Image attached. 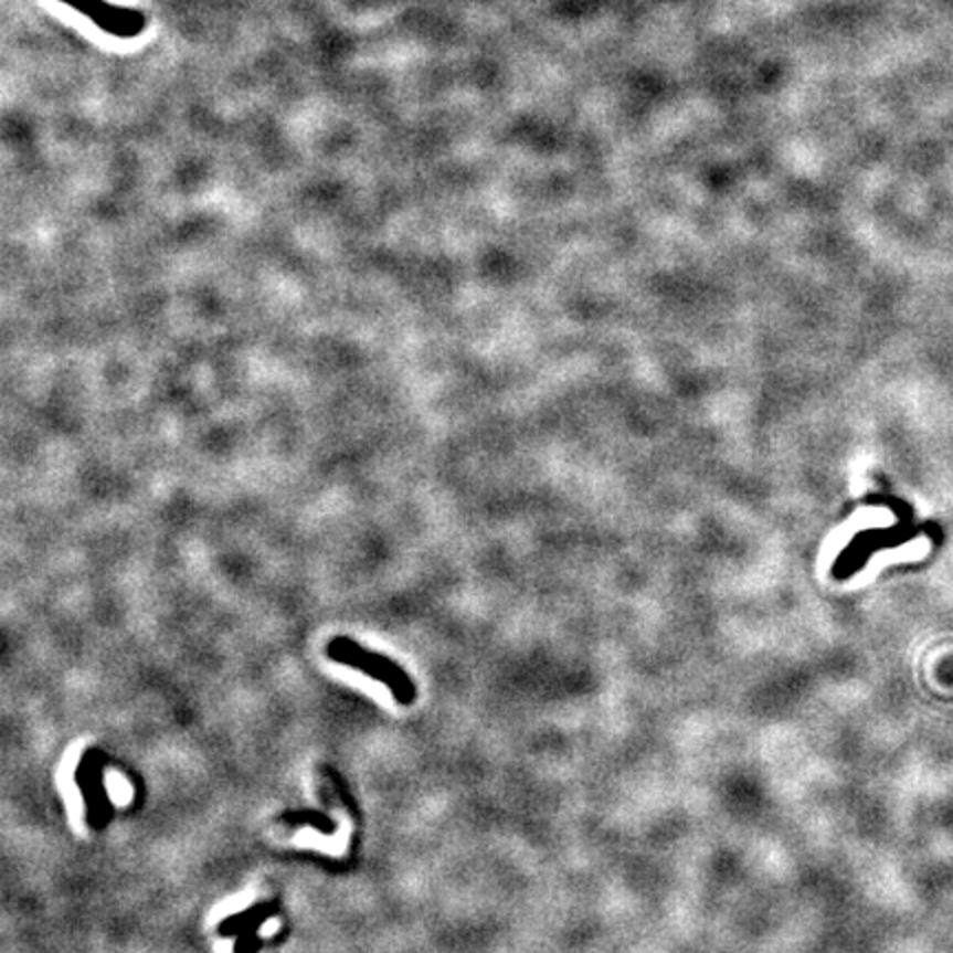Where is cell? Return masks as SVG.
<instances>
[{"mask_svg": "<svg viewBox=\"0 0 953 953\" xmlns=\"http://www.w3.org/2000/svg\"><path fill=\"white\" fill-rule=\"evenodd\" d=\"M327 656L333 663L353 667V669L362 671L364 676H369V678L387 685L389 691H391V696H393V700L398 705H402V707L413 705V700H415V685L406 676V671L400 665H395L393 660H389V658H384V656H380L375 652H369V649H364L362 645H358V643H353L349 638H333L327 645Z\"/></svg>", "mask_w": 953, "mask_h": 953, "instance_id": "cell-1", "label": "cell"}, {"mask_svg": "<svg viewBox=\"0 0 953 953\" xmlns=\"http://www.w3.org/2000/svg\"><path fill=\"white\" fill-rule=\"evenodd\" d=\"M261 945L263 943L258 939V928H252V930H247V932H243L239 936V943L234 947V953H254Z\"/></svg>", "mask_w": 953, "mask_h": 953, "instance_id": "cell-6", "label": "cell"}, {"mask_svg": "<svg viewBox=\"0 0 953 953\" xmlns=\"http://www.w3.org/2000/svg\"><path fill=\"white\" fill-rule=\"evenodd\" d=\"M278 822L285 826H311L322 835H333L336 830V824L327 815L316 811H289V813H283Z\"/></svg>", "mask_w": 953, "mask_h": 953, "instance_id": "cell-5", "label": "cell"}, {"mask_svg": "<svg viewBox=\"0 0 953 953\" xmlns=\"http://www.w3.org/2000/svg\"><path fill=\"white\" fill-rule=\"evenodd\" d=\"M276 912H278V903L276 901H272V903H256V906H252V908H247V910H243V912H239L234 917H227L216 928V932H219L221 939L241 936L243 932H247L252 928H261L263 923H267Z\"/></svg>", "mask_w": 953, "mask_h": 953, "instance_id": "cell-4", "label": "cell"}, {"mask_svg": "<svg viewBox=\"0 0 953 953\" xmlns=\"http://www.w3.org/2000/svg\"><path fill=\"white\" fill-rule=\"evenodd\" d=\"M102 762H104V755L99 751H88L82 758L80 769L75 773V782H77L82 797H84L86 822L95 830H99L104 824H108L110 815H113L106 788L102 784Z\"/></svg>", "mask_w": 953, "mask_h": 953, "instance_id": "cell-3", "label": "cell"}, {"mask_svg": "<svg viewBox=\"0 0 953 953\" xmlns=\"http://www.w3.org/2000/svg\"><path fill=\"white\" fill-rule=\"evenodd\" d=\"M57 2L75 9L77 13L88 18L97 29L119 40H133L148 27V18L139 9L119 7L106 0H57Z\"/></svg>", "mask_w": 953, "mask_h": 953, "instance_id": "cell-2", "label": "cell"}]
</instances>
